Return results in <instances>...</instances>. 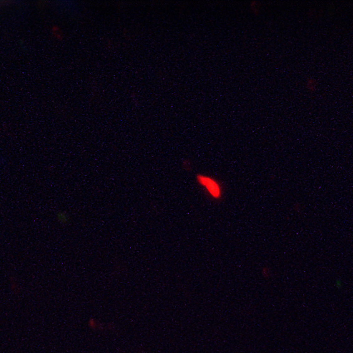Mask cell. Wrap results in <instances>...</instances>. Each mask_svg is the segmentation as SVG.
<instances>
[{
    "mask_svg": "<svg viewBox=\"0 0 353 353\" xmlns=\"http://www.w3.org/2000/svg\"><path fill=\"white\" fill-rule=\"evenodd\" d=\"M196 180L198 185L205 190L211 198L219 201L223 198V187L217 179L209 175L198 173L196 175Z\"/></svg>",
    "mask_w": 353,
    "mask_h": 353,
    "instance_id": "1",
    "label": "cell"
},
{
    "mask_svg": "<svg viewBox=\"0 0 353 353\" xmlns=\"http://www.w3.org/2000/svg\"><path fill=\"white\" fill-rule=\"evenodd\" d=\"M88 326L90 327V328L92 330L101 329V324L99 323V322L96 320V319H95L94 318H90L89 319V321L88 322Z\"/></svg>",
    "mask_w": 353,
    "mask_h": 353,
    "instance_id": "2",
    "label": "cell"
},
{
    "mask_svg": "<svg viewBox=\"0 0 353 353\" xmlns=\"http://www.w3.org/2000/svg\"><path fill=\"white\" fill-rule=\"evenodd\" d=\"M317 81L313 78H309L307 80L306 87L307 88V90H309L310 92L315 91L317 88Z\"/></svg>",
    "mask_w": 353,
    "mask_h": 353,
    "instance_id": "3",
    "label": "cell"
},
{
    "mask_svg": "<svg viewBox=\"0 0 353 353\" xmlns=\"http://www.w3.org/2000/svg\"><path fill=\"white\" fill-rule=\"evenodd\" d=\"M10 282H11V289L12 290V291L15 294L18 293L19 292L20 288L18 287V284L17 282L16 281V280L14 279V278L11 277Z\"/></svg>",
    "mask_w": 353,
    "mask_h": 353,
    "instance_id": "4",
    "label": "cell"
},
{
    "mask_svg": "<svg viewBox=\"0 0 353 353\" xmlns=\"http://www.w3.org/2000/svg\"><path fill=\"white\" fill-rule=\"evenodd\" d=\"M57 219L60 223H65L68 220V217L65 213H59L57 215Z\"/></svg>",
    "mask_w": 353,
    "mask_h": 353,
    "instance_id": "5",
    "label": "cell"
}]
</instances>
